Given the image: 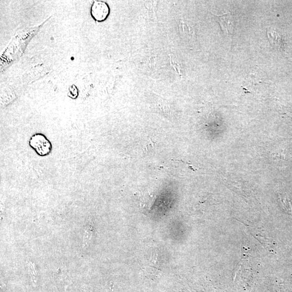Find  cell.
Instances as JSON below:
<instances>
[{
	"label": "cell",
	"instance_id": "cell-1",
	"mask_svg": "<svg viewBox=\"0 0 292 292\" xmlns=\"http://www.w3.org/2000/svg\"><path fill=\"white\" fill-rule=\"evenodd\" d=\"M215 16L217 22L219 23L223 31L226 34H228L230 37L234 35L235 28V20L233 15L231 13L224 14L222 15Z\"/></svg>",
	"mask_w": 292,
	"mask_h": 292
},
{
	"label": "cell",
	"instance_id": "cell-2",
	"mask_svg": "<svg viewBox=\"0 0 292 292\" xmlns=\"http://www.w3.org/2000/svg\"><path fill=\"white\" fill-rule=\"evenodd\" d=\"M110 13L108 5L104 2L95 1L92 5L91 13L94 19L97 21L105 20Z\"/></svg>",
	"mask_w": 292,
	"mask_h": 292
},
{
	"label": "cell",
	"instance_id": "cell-3",
	"mask_svg": "<svg viewBox=\"0 0 292 292\" xmlns=\"http://www.w3.org/2000/svg\"><path fill=\"white\" fill-rule=\"evenodd\" d=\"M177 23L178 32L181 37L190 38L193 37L194 28L189 21L180 18L177 20Z\"/></svg>",
	"mask_w": 292,
	"mask_h": 292
},
{
	"label": "cell",
	"instance_id": "cell-5",
	"mask_svg": "<svg viewBox=\"0 0 292 292\" xmlns=\"http://www.w3.org/2000/svg\"><path fill=\"white\" fill-rule=\"evenodd\" d=\"M91 231L90 230H88L86 232V234H85V241H84V243H85V245H86V243L87 242V241L91 239Z\"/></svg>",
	"mask_w": 292,
	"mask_h": 292
},
{
	"label": "cell",
	"instance_id": "cell-4",
	"mask_svg": "<svg viewBox=\"0 0 292 292\" xmlns=\"http://www.w3.org/2000/svg\"><path fill=\"white\" fill-rule=\"evenodd\" d=\"M267 35L272 44L276 45V47L277 46L278 49H284L282 38L276 32L273 31H269L267 32Z\"/></svg>",
	"mask_w": 292,
	"mask_h": 292
}]
</instances>
